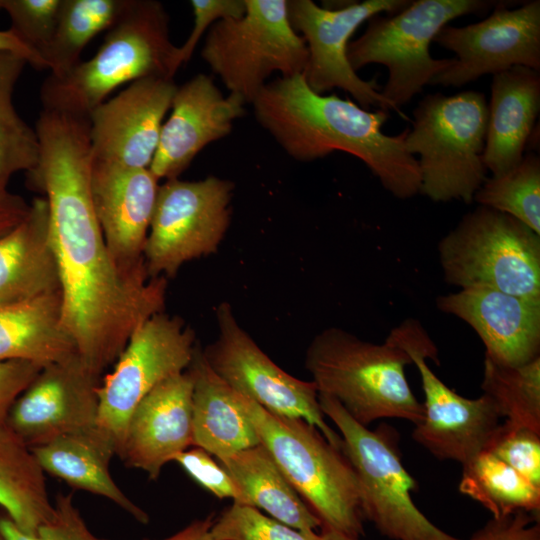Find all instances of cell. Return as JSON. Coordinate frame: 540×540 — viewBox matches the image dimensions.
<instances>
[{
    "label": "cell",
    "instance_id": "obj_33",
    "mask_svg": "<svg viewBox=\"0 0 540 540\" xmlns=\"http://www.w3.org/2000/svg\"><path fill=\"white\" fill-rule=\"evenodd\" d=\"M481 388L505 422L540 433V357L520 366L485 357Z\"/></svg>",
    "mask_w": 540,
    "mask_h": 540
},
{
    "label": "cell",
    "instance_id": "obj_17",
    "mask_svg": "<svg viewBox=\"0 0 540 540\" xmlns=\"http://www.w3.org/2000/svg\"><path fill=\"white\" fill-rule=\"evenodd\" d=\"M101 379L78 355L47 365L12 404L6 422L30 448L94 427Z\"/></svg>",
    "mask_w": 540,
    "mask_h": 540
},
{
    "label": "cell",
    "instance_id": "obj_13",
    "mask_svg": "<svg viewBox=\"0 0 540 540\" xmlns=\"http://www.w3.org/2000/svg\"><path fill=\"white\" fill-rule=\"evenodd\" d=\"M215 316L217 336L202 348L210 368L266 411L306 421L342 450L340 434L328 425L320 408L315 383L300 380L274 363L240 325L228 302L218 305Z\"/></svg>",
    "mask_w": 540,
    "mask_h": 540
},
{
    "label": "cell",
    "instance_id": "obj_32",
    "mask_svg": "<svg viewBox=\"0 0 540 540\" xmlns=\"http://www.w3.org/2000/svg\"><path fill=\"white\" fill-rule=\"evenodd\" d=\"M27 60L10 51H0V196L6 194L11 177L31 171L39 158L35 128L17 113L14 89Z\"/></svg>",
    "mask_w": 540,
    "mask_h": 540
},
{
    "label": "cell",
    "instance_id": "obj_42",
    "mask_svg": "<svg viewBox=\"0 0 540 540\" xmlns=\"http://www.w3.org/2000/svg\"><path fill=\"white\" fill-rule=\"evenodd\" d=\"M42 368L29 361L0 362V421L6 420L12 404Z\"/></svg>",
    "mask_w": 540,
    "mask_h": 540
},
{
    "label": "cell",
    "instance_id": "obj_10",
    "mask_svg": "<svg viewBox=\"0 0 540 540\" xmlns=\"http://www.w3.org/2000/svg\"><path fill=\"white\" fill-rule=\"evenodd\" d=\"M287 1L244 0L243 16L209 28L201 56L244 104H252L273 73L291 77L305 71L308 49L292 28Z\"/></svg>",
    "mask_w": 540,
    "mask_h": 540
},
{
    "label": "cell",
    "instance_id": "obj_8",
    "mask_svg": "<svg viewBox=\"0 0 540 540\" xmlns=\"http://www.w3.org/2000/svg\"><path fill=\"white\" fill-rule=\"evenodd\" d=\"M446 283L540 299V234L514 217L479 205L438 244Z\"/></svg>",
    "mask_w": 540,
    "mask_h": 540
},
{
    "label": "cell",
    "instance_id": "obj_18",
    "mask_svg": "<svg viewBox=\"0 0 540 540\" xmlns=\"http://www.w3.org/2000/svg\"><path fill=\"white\" fill-rule=\"evenodd\" d=\"M177 87L173 79H139L92 110L88 115L92 160L149 168Z\"/></svg>",
    "mask_w": 540,
    "mask_h": 540
},
{
    "label": "cell",
    "instance_id": "obj_15",
    "mask_svg": "<svg viewBox=\"0 0 540 540\" xmlns=\"http://www.w3.org/2000/svg\"><path fill=\"white\" fill-rule=\"evenodd\" d=\"M433 42L457 57L430 85L461 87L514 66L540 71V1H528L515 9L501 3L480 22L444 26Z\"/></svg>",
    "mask_w": 540,
    "mask_h": 540
},
{
    "label": "cell",
    "instance_id": "obj_43",
    "mask_svg": "<svg viewBox=\"0 0 540 540\" xmlns=\"http://www.w3.org/2000/svg\"><path fill=\"white\" fill-rule=\"evenodd\" d=\"M30 204L15 194L0 196V237L16 227L28 214Z\"/></svg>",
    "mask_w": 540,
    "mask_h": 540
},
{
    "label": "cell",
    "instance_id": "obj_28",
    "mask_svg": "<svg viewBox=\"0 0 540 540\" xmlns=\"http://www.w3.org/2000/svg\"><path fill=\"white\" fill-rule=\"evenodd\" d=\"M216 459L240 489L244 505L263 510L299 531L322 528L320 519L292 488L262 444Z\"/></svg>",
    "mask_w": 540,
    "mask_h": 540
},
{
    "label": "cell",
    "instance_id": "obj_2",
    "mask_svg": "<svg viewBox=\"0 0 540 540\" xmlns=\"http://www.w3.org/2000/svg\"><path fill=\"white\" fill-rule=\"evenodd\" d=\"M252 105L258 123L292 158L313 161L346 152L360 159L394 197L420 193L418 161L405 148L408 129L397 135L382 130L388 111L318 94L303 74L267 82Z\"/></svg>",
    "mask_w": 540,
    "mask_h": 540
},
{
    "label": "cell",
    "instance_id": "obj_7",
    "mask_svg": "<svg viewBox=\"0 0 540 540\" xmlns=\"http://www.w3.org/2000/svg\"><path fill=\"white\" fill-rule=\"evenodd\" d=\"M498 5V1L487 0L410 1L395 14L371 17L364 33L349 42L348 61L355 72L373 63L386 66L388 79L381 94L402 114L400 106L454 63V58L431 56L429 46L437 33L457 17Z\"/></svg>",
    "mask_w": 540,
    "mask_h": 540
},
{
    "label": "cell",
    "instance_id": "obj_20",
    "mask_svg": "<svg viewBox=\"0 0 540 540\" xmlns=\"http://www.w3.org/2000/svg\"><path fill=\"white\" fill-rule=\"evenodd\" d=\"M245 104L233 94L224 96L211 77L197 74L178 86L172 112L161 128L149 169L159 179H176L208 144L229 135Z\"/></svg>",
    "mask_w": 540,
    "mask_h": 540
},
{
    "label": "cell",
    "instance_id": "obj_16",
    "mask_svg": "<svg viewBox=\"0 0 540 540\" xmlns=\"http://www.w3.org/2000/svg\"><path fill=\"white\" fill-rule=\"evenodd\" d=\"M412 364L420 374L425 396L423 416L413 439L441 460L462 465L483 451L500 424L493 401L485 394L463 397L441 381L426 363H438V351L424 328L409 346Z\"/></svg>",
    "mask_w": 540,
    "mask_h": 540
},
{
    "label": "cell",
    "instance_id": "obj_37",
    "mask_svg": "<svg viewBox=\"0 0 540 540\" xmlns=\"http://www.w3.org/2000/svg\"><path fill=\"white\" fill-rule=\"evenodd\" d=\"M484 450L509 465L533 485L540 487L539 432L504 421L499 424Z\"/></svg>",
    "mask_w": 540,
    "mask_h": 540
},
{
    "label": "cell",
    "instance_id": "obj_48",
    "mask_svg": "<svg viewBox=\"0 0 540 540\" xmlns=\"http://www.w3.org/2000/svg\"><path fill=\"white\" fill-rule=\"evenodd\" d=\"M2 9V0H0V10Z\"/></svg>",
    "mask_w": 540,
    "mask_h": 540
},
{
    "label": "cell",
    "instance_id": "obj_31",
    "mask_svg": "<svg viewBox=\"0 0 540 540\" xmlns=\"http://www.w3.org/2000/svg\"><path fill=\"white\" fill-rule=\"evenodd\" d=\"M126 4L127 0H63L55 32L42 55L50 75L59 77L75 67L85 46L116 23Z\"/></svg>",
    "mask_w": 540,
    "mask_h": 540
},
{
    "label": "cell",
    "instance_id": "obj_36",
    "mask_svg": "<svg viewBox=\"0 0 540 540\" xmlns=\"http://www.w3.org/2000/svg\"><path fill=\"white\" fill-rule=\"evenodd\" d=\"M62 2L63 0H2V9L11 20L10 29L42 62V55L55 32Z\"/></svg>",
    "mask_w": 540,
    "mask_h": 540
},
{
    "label": "cell",
    "instance_id": "obj_45",
    "mask_svg": "<svg viewBox=\"0 0 540 540\" xmlns=\"http://www.w3.org/2000/svg\"><path fill=\"white\" fill-rule=\"evenodd\" d=\"M215 520L213 513L203 519H196L178 532L159 540H208V532ZM143 540H152L145 538Z\"/></svg>",
    "mask_w": 540,
    "mask_h": 540
},
{
    "label": "cell",
    "instance_id": "obj_41",
    "mask_svg": "<svg viewBox=\"0 0 540 540\" xmlns=\"http://www.w3.org/2000/svg\"><path fill=\"white\" fill-rule=\"evenodd\" d=\"M470 540H540L536 513L519 511L503 518H492Z\"/></svg>",
    "mask_w": 540,
    "mask_h": 540
},
{
    "label": "cell",
    "instance_id": "obj_11",
    "mask_svg": "<svg viewBox=\"0 0 540 540\" xmlns=\"http://www.w3.org/2000/svg\"><path fill=\"white\" fill-rule=\"evenodd\" d=\"M234 184L216 176L159 186L144 249L150 278H173L187 262L216 253L231 223Z\"/></svg>",
    "mask_w": 540,
    "mask_h": 540
},
{
    "label": "cell",
    "instance_id": "obj_34",
    "mask_svg": "<svg viewBox=\"0 0 540 540\" xmlns=\"http://www.w3.org/2000/svg\"><path fill=\"white\" fill-rule=\"evenodd\" d=\"M479 205L506 213L540 234V157L527 152L507 172L487 177L474 195Z\"/></svg>",
    "mask_w": 540,
    "mask_h": 540
},
{
    "label": "cell",
    "instance_id": "obj_26",
    "mask_svg": "<svg viewBox=\"0 0 540 540\" xmlns=\"http://www.w3.org/2000/svg\"><path fill=\"white\" fill-rule=\"evenodd\" d=\"M187 370L193 379V446L222 458L261 444L240 394L210 368L199 343Z\"/></svg>",
    "mask_w": 540,
    "mask_h": 540
},
{
    "label": "cell",
    "instance_id": "obj_23",
    "mask_svg": "<svg viewBox=\"0 0 540 540\" xmlns=\"http://www.w3.org/2000/svg\"><path fill=\"white\" fill-rule=\"evenodd\" d=\"M539 111V70L514 66L493 75L483 152L484 165L492 176L521 161Z\"/></svg>",
    "mask_w": 540,
    "mask_h": 540
},
{
    "label": "cell",
    "instance_id": "obj_12",
    "mask_svg": "<svg viewBox=\"0 0 540 540\" xmlns=\"http://www.w3.org/2000/svg\"><path fill=\"white\" fill-rule=\"evenodd\" d=\"M198 343L182 318L164 311L133 332L97 391V426L113 440L117 456L136 406L160 383L188 369Z\"/></svg>",
    "mask_w": 540,
    "mask_h": 540
},
{
    "label": "cell",
    "instance_id": "obj_19",
    "mask_svg": "<svg viewBox=\"0 0 540 540\" xmlns=\"http://www.w3.org/2000/svg\"><path fill=\"white\" fill-rule=\"evenodd\" d=\"M159 181L149 168L91 162L94 211L113 260L126 274L148 276L144 249Z\"/></svg>",
    "mask_w": 540,
    "mask_h": 540
},
{
    "label": "cell",
    "instance_id": "obj_1",
    "mask_svg": "<svg viewBox=\"0 0 540 540\" xmlns=\"http://www.w3.org/2000/svg\"><path fill=\"white\" fill-rule=\"evenodd\" d=\"M35 131L39 158L26 182L48 202L62 325L81 360L102 376L133 332L164 311L168 280L126 274L108 250L90 193L88 117L42 109Z\"/></svg>",
    "mask_w": 540,
    "mask_h": 540
},
{
    "label": "cell",
    "instance_id": "obj_5",
    "mask_svg": "<svg viewBox=\"0 0 540 540\" xmlns=\"http://www.w3.org/2000/svg\"><path fill=\"white\" fill-rule=\"evenodd\" d=\"M240 397L260 443L320 519L322 528L359 540L364 534L361 489L343 450L306 421L273 414L248 397Z\"/></svg>",
    "mask_w": 540,
    "mask_h": 540
},
{
    "label": "cell",
    "instance_id": "obj_46",
    "mask_svg": "<svg viewBox=\"0 0 540 540\" xmlns=\"http://www.w3.org/2000/svg\"><path fill=\"white\" fill-rule=\"evenodd\" d=\"M320 530L318 540H358L332 529L321 528Z\"/></svg>",
    "mask_w": 540,
    "mask_h": 540
},
{
    "label": "cell",
    "instance_id": "obj_6",
    "mask_svg": "<svg viewBox=\"0 0 540 540\" xmlns=\"http://www.w3.org/2000/svg\"><path fill=\"white\" fill-rule=\"evenodd\" d=\"M488 121L485 95L463 91L425 96L413 111L405 148L419 155L420 193L434 202L466 204L483 184V152Z\"/></svg>",
    "mask_w": 540,
    "mask_h": 540
},
{
    "label": "cell",
    "instance_id": "obj_25",
    "mask_svg": "<svg viewBox=\"0 0 540 540\" xmlns=\"http://www.w3.org/2000/svg\"><path fill=\"white\" fill-rule=\"evenodd\" d=\"M31 450L44 473L73 489L112 501L141 524L149 523V515L126 496L111 476L109 466L116 455V446L97 425L60 436Z\"/></svg>",
    "mask_w": 540,
    "mask_h": 540
},
{
    "label": "cell",
    "instance_id": "obj_30",
    "mask_svg": "<svg viewBox=\"0 0 540 540\" xmlns=\"http://www.w3.org/2000/svg\"><path fill=\"white\" fill-rule=\"evenodd\" d=\"M459 491L482 504L493 518L519 511L539 513L540 487L488 451L462 465Z\"/></svg>",
    "mask_w": 540,
    "mask_h": 540
},
{
    "label": "cell",
    "instance_id": "obj_4",
    "mask_svg": "<svg viewBox=\"0 0 540 540\" xmlns=\"http://www.w3.org/2000/svg\"><path fill=\"white\" fill-rule=\"evenodd\" d=\"M96 54L68 73L49 75L43 109L88 116L123 84L148 77L173 79L182 65L169 36V16L155 0H127Z\"/></svg>",
    "mask_w": 540,
    "mask_h": 540
},
{
    "label": "cell",
    "instance_id": "obj_39",
    "mask_svg": "<svg viewBox=\"0 0 540 540\" xmlns=\"http://www.w3.org/2000/svg\"><path fill=\"white\" fill-rule=\"evenodd\" d=\"M181 468L201 487L219 499H232L233 503L244 505L240 489L225 470L205 450L192 446L178 454L175 459Z\"/></svg>",
    "mask_w": 540,
    "mask_h": 540
},
{
    "label": "cell",
    "instance_id": "obj_47",
    "mask_svg": "<svg viewBox=\"0 0 540 540\" xmlns=\"http://www.w3.org/2000/svg\"><path fill=\"white\" fill-rule=\"evenodd\" d=\"M0 540H7V539L2 535L1 532H0Z\"/></svg>",
    "mask_w": 540,
    "mask_h": 540
},
{
    "label": "cell",
    "instance_id": "obj_21",
    "mask_svg": "<svg viewBox=\"0 0 540 540\" xmlns=\"http://www.w3.org/2000/svg\"><path fill=\"white\" fill-rule=\"evenodd\" d=\"M436 305L473 328L494 363L520 366L540 357V299L471 287L439 296Z\"/></svg>",
    "mask_w": 540,
    "mask_h": 540
},
{
    "label": "cell",
    "instance_id": "obj_14",
    "mask_svg": "<svg viewBox=\"0 0 540 540\" xmlns=\"http://www.w3.org/2000/svg\"><path fill=\"white\" fill-rule=\"evenodd\" d=\"M409 3L407 0H366L330 9L312 0L287 1L292 28L302 34L308 49L303 73L308 86L318 94L339 88L364 109L376 107L400 114L382 96L375 80H363L352 69L347 48L350 37L362 23L382 12L395 14Z\"/></svg>",
    "mask_w": 540,
    "mask_h": 540
},
{
    "label": "cell",
    "instance_id": "obj_9",
    "mask_svg": "<svg viewBox=\"0 0 540 540\" xmlns=\"http://www.w3.org/2000/svg\"><path fill=\"white\" fill-rule=\"evenodd\" d=\"M320 408L339 430L344 454L360 485L364 519L393 540H463L434 525L415 505L417 487L405 469L395 430H370L356 422L332 397L318 393Z\"/></svg>",
    "mask_w": 540,
    "mask_h": 540
},
{
    "label": "cell",
    "instance_id": "obj_24",
    "mask_svg": "<svg viewBox=\"0 0 540 540\" xmlns=\"http://www.w3.org/2000/svg\"><path fill=\"white\" fill-rule=\"evenodd\" d=\"M57 293L60 277L50 237L49 206L45 197H36L26 217L0 237V306Z\"/></svg>",
    "mask_w": 540,
    "mask_h": 540
},
{
    "label": "cell",
    "instance_id": "obj_3",
    "mask_svg": "<svg viewBox=\"0 0 540 540\" xmlns=\"http://www.w3.org/2000/svg\"><path fill=\"white\" fill-rule=\"evenodd\" d=\"M422 329L417 320L406 319L382 344H375L329 327L311 340L305 367L318 393L334 398L362 426L382 418L417 425L423 405L413 394L404 368L412 364L409 346Z\"/></svg>",
    "mask_w": 540,
    "mask_h": 540
},
{
    "label": "cell",
    "instance_id": "obj_22",
    "mask_svg": "<svg viewBox=\"0 0 540 540\" xmlns=\"http://www.w3.org/2000/svg\"><path fill=\"white\" fill-rule=\"evenodd\" d=\"M193 379L188 370L163 381L136 406L118 457L157 480L162 468L193 446Z\"/></svg>",
    "mask_w": 540,
    "mask_h": 540
},
{
    "label": "cell",
    "instance_id": "obj_40",
    "mask_svg": "<svg viewBox=\"0 0 540 540\" xmlns=\"http://www.w3.org/2000/svg\"><path fill=\"white\" fill-rule=\"evenodd\" d=\"M193 28L181 47H178L180 63H186L204 34L215 22L227 18H239L245 13L244 0H192Z\"/></svg>",
    "mask_w": 540,
    "mask_h": 540
},
{
    "label": "cell",
    "instance_id": "obj_44",
    "mask_svg": "<svg viewBox=\"0 0 540 540\" xmlns=\"http://www.w3.org/2000/svg\"><path fill=\"white\" fill-rule=\"evenodd\" d=\"M0 51H10L24 57L35 69H45L43 62L9 28L0 30Z\"/></svg>",
    "mask_w": 540,
    "mask_h": 540
},
{
    "label": "cell",
    "instance_id": "obj_38",
    "mask_svg": "<svg viewBox=\"0 0 540 540\" xmlns=\"http://www.w3.org/2000/svg\"><path fill=\"white\" fill-rule=\"evenodd\" d=\"M53 504L52 516L35 535L22 532L6 514L0 516V532L7 540H111L89 529L71 494H58Z\"/></svg>",
    "mask_w": 540,
    "mask_h": 540
},
{
    "label": "cell",
    "instance_id": "obj_27",
    "mask_svg": "<svg viewBox=\"0 0 540 540\" xmlns=\"http://www.w3.org/2000/svg\"><path fill=\"white\" fill-rule=\"evenodd\" d=\"M78 355L62 325L61 294L0 306V362L45 367Z\"/></svg>",
    "mask_w": 540,
    "mask_h": 540
},
{
    "label": "cell",
    "instance_id": "obj_29",
    "mask_svg": "<svg viewBox=\"0 0 540 540\" xmlns=\"http://www.w3.org/2000/svg\"><path fill=\"white\" fill-rule=\"evenodd\" d=\"M0 506L29 535H35L54 511L45 473L6 420L0 421Z\"/></svg>",
    "mask_w": 540,
    "mask_h": 540
},
{
    "label": "cell",
    "instance_id": "obj_35",
    "mask_svg": "<svg viewBox=\"0 0 540 540\" xmlns=\"http://www.w3.org/2000/svg\"><path fill=\"white\" fill-rule=\"evenodd\" d=\"M208 540H318V533L296 530L255 507L233 503L214 520Z\"/></svg>",
    "mask_w": 540,
    "mask_h": 540
}]
</instances>
